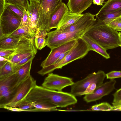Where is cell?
<instances>
[{
    "instance_id": "cell-1",
    "label": "cell",
    "mask_w": 121,
    "mask_h": 121,
    "mask_svg": "<svg viewBox=\"0 0 121 121\" xmlns=\"http://www.w3.org/2000/svg\"><path fill=\"white\" fill-rule=\"evenodd\" d=\"M29 98L31 102L48 101L61 108L74 104L77 102L75 97L70 93L51 90L37 85L30 92Z\"/></svg>"
},
{
    "instance_id": "cell-2",
    "label": "cell",
    "mask_w": 121,
    "mask_h": 121,
    "mask_svg": "<svg viewBox=\"0 0 121 121\" xmlns=\"http://www.w3.org/2000/svg\"><path fill=\"white\" fill-rule=\"evenodd\" d=\"M96 19L85 34L106 50L119 46L120 40L117 31Z\"/></svg>"
},
{
    "instance_id": "cell-3",
    "label": "cell",
    "mask_w": 121,
    "mask_h": 121,
    "mask_svg": "<svg viewBox=\"0 0 121 121\" xmlns=\"http://www.w3.org/2000/svg\"><path fill=\"white\" fill-rule=\"evenodd\" d=\"M89 51L87 43L82 38H80L77 40L74 46L60 61L42 68L38 72V73L43 76L50 73L56 69H61L63 66L74 60L82 58Z\"/></svg>"
},
{
    "instance_id": "cell-4",
    "label": "cell",
    "mask_w": 121,
    "mask_h": 121,
    "mask_svg": "<svg viewBox=\"0 0 121 121\" xmlns=\"http://www.w3.org/2000/svg\"><path fill=\"white\" fill-rule=\"evenodd\" d=\"M89 29L73 32H60L56 30L49 31L46 39V45L51 49L70 41L77 40L82 38Z\"/></svg>"
},
{
    "instance_id": "cell-5",
    "label": "cell",
    "mask_w": 121,
    "mask_h": 121,
    "mask_svg": "<svg viewBox=\"0 0 121 121\" xmlns=\"http://www.w3.org/2000/svg\"><path fill=\"white\" fill-rule=\"evenodd\" d=\"M62 2V0H42L39 5L37 31L44 30L49 31L51 16L57 7Z\"/></svg>"
},
{
    "instance_id": "cell-6",
    "label": "cell",
    "mask_w": 121,
    "mask_h": 121,
    "mask_svg": "<svg viewBox=\"0 0 121 121\" xmlns=\"http://www.w3.org/2000/svg\"><path fill=\"white\" fill-rule=\"evenodd\" d=\"M34 38L25 37L20 38L14 53L8 60L17 64L31 55H36L37 51Z\"/></svg>"
},
{
    "instance_id": "cell-7",
    "label": "cell",
    "mask_w": 121,
    "mask_h": 121,
    "mask_svg": "<svg viewBox=\"0 0 121 121\" xmlns=\"http://www.w3.org/2000/svg\"><path fill=\"white\" fill-rule=\"evenodd\" d=\"M21 20L16 14L5 7L0 16V39L9 36L17 30Z\"/></svg>"
},
{
    "instance_id": "cell-8",
    "label": "cell",
    "mask_w": 121,
    "mask_h": 121,
    "mask_svg": "<svg viewBox=\"0 0 121 121\" xmlns=\"http://www.w3.org/2000/svg\"><path fill=\"white\" fill-rule=\"evenodd\" d=\"M106 74L102 70L89 74L84 79L75 82L71 86L70 93L75 96H81L90 84L95 83L98 87L102 84Z\"/></svg>"
},
{
    "instance_id": "cell-9",
    "label": "cell",
    "mask_w": 121,
    "mask_h": 121,
    "mask_svg": "<svg viewBox=\"0 0 121 121\" xmlns=\"http://www.w3.org/2000/svg\"><path fill=\"white\" fill-rule=\"evenodd\" d=\"M36 85V80L30 75L17 86L14 96L5 106L17 107Z\"/></svg>"
},
{
    "instance_id": "cell-10",
    "label": "cell",
    "mask_w": 121,
    "mask_h": 121,
    "mask_svg": "<svg viewBox=\"0 0 121 121\" xmlns=\"http://www.w3.org/2000/svg\"><path fill=\"white\" fill-rule=\"evenodd\" d=\"M74 83L70 78L50 73L45 78L42 86L51 90L61 91L65 88L71 86Z\"/></svg>"
},
{
    "instance_id": "cell-11",
    "label": "cell",
    "mask_w": 121,
    "mask_h": 121,
    "mask_svg": "<svg viewBox=\"0 0 121 121\" xmlns=\"http://www.w3.org/2000/svg\"><path fill=\"white\" fill-rule=\"evenodd\" d=\"M77 41V40H73L51 49L50 53L42 62L40 66L43 68L53 64L61 55L71 49Z\"/></svg>"
},
{
    "instance_id": "cell-12",
    "label": "cell",
    "mask_w": 121,
    "mask_h": 121,
    "mask_svg": "<svg viewBox=\"0 0 121 121\" xmlns=\"http://www.w3.org/2000/svg\"><path fill=\"white\" fill-rule=\"evenodd\" d=\"M116 81L111 79L97 87L91 94L85 95L84 100L87 103L96 101L101 99L103 96L108 95L114 89Z\"/></svg>"
},
{
    "instance_id": "cell-13",
    "label": "cell",
    "mask_w": 121,
    "mask_h": 121,
    "mask_svg": "<svg viewBox=\"0 0 121 121\" xmlns=\"http://www.w3.org/2000/svg\"><path fill=\"white\" fill-rule=\"evenodd\" d=\"M29 1V4L26 9L29 16V31L31 37L34 38L37 30L40 4L33 1Z\"/></svg>"
},
{
    "instance_id": "cell-14",
    "label": "cell",
    "mask_w": 121,
    "mask_h": 121,
    "mask_svg": "<svg viewBox=\"0 0 121 121\" xmlns=\"http://www.w3.org/2000/svg\"><path fill=\"white\" fill-rule=\"evenodd\" d=\"M69 11L68 6L63 2L57 7L51 18L50 25V30L57 28L59 23Z\"/></svg>"
},
{
    "instance_id": "cell-15",
    "label": "cell",
    "mask_w": 121,
    "mask_h": 121,
    "mask_svg": "<svg viewBox=\"0 0 121 121\" xmlns=\"http://www.w3.org/2000/svg\"><path fill=\"white\" fill-rule=\"evenodd\" d=\"M92 1L93 0H69L67 6L70 11L81 14L91 6Z\"/></svg>"
},
{
    "instance_id": "cell-16",
    "label": "cell",
    "mask_w": 121,
    "mask_h": 121,
    "mask_svg": "<svg viewBox=\"0 0 121 121\" xmlns=\"http://www.w3.org/2000/svg\"><path fill=\"white\" fill-rule=\"evenodd\" d=\"M121 9V0H108L99 12L96 17Z\"/></svg>"
},
{
    "instance_id": "cell-17",
    "label": "cell",
    "mask_w": 121,
    "mask_h": 121,
    "mask_svg": "<svg viewBox=\"0 0 121 121\" xmlns=\"http://www.w3.org/2000/svg\"><path fill=\"white\" fill-rule=\"evenodd\" d=\"M82 38L87 44L90 51H94L106 59L110 58L109 55L107 52V50L88 36L85 34Z\"/></svg>"
},
{
    "instance_id": "cell-18",
    "label": "cell",
    "mask_w": 121,
    "mask_h": 121,
    "mask_svg": "<svg viewBox=\"0 0 121 121\" xmlns=\"http://www.w3.org/2000/svg\"><path fill=\"white\" fill-rule=\"evenodd\" d=\"M16 73L0 78V92L17 87V78Z\"/></svg>"
},
{
    "instance_id": "cell-19",
    "label": "cell",
    "mask_w": 121,
    "mask_h": 121,
    "mask_svg": "<svg viewBox=\"0 0 121 121\" xmlns=\"http://www.w3.org/2000/svg\"><path fill=\"white\" fill-rule=\"evenodd\" d=\"M82 15V13H74L69 10L59 23L57 29L64 28L71 25L77 21Z\"/></svg>"
},
{
    "instance_id": "cell-20",
    "label": "cell",
    "mask_w": 121,
    "mask_h": 121,
    "mask_svg": "<svg viewBox=\"0 0 121 121\" xmlns=\"http://www.w3.org/2000/svg\"><path fill=\"white\" fill-rule=\"evenodd\" d=\"M33 59L21 66L16 73L17 81L16 86L17 87L30 75V72Z\"/></svg>"
},
{
    "instance_id": "cell-21",
    "label": "cell",
    "mask_w": 121,
    "mask_h": 121,
    "mask_svg": "<svg viewBox=\"0 0 121 121\" xmlns=\"http://www.w3.org/2000/svg\"><path fill=\"white\" fill-rule=\"evenodd\" d=\"M21 66L8 61L0 67V78L16 73Z\"/></svg>"
},
{
    "instance_id": "cell-22",
    "label": "cell",
    "mask_w": 121,
    "mask_h": 121,
    "mask_svg": "<svg viewBox=\"0 0 121 121\" xmlns=\"http://www.w3.org/2000/svg\"><path fill=\"white\" fill-rule=\"evenodd\" d=\"M20 38L8 36L0 39V50L15 49Z\"/></svg>"
},
{
    "instance_id": "cell-23",
    "label": "cell",
    "mask_w": 121,
    "mask_h": 121,
    "mask_svg": "<svg viewBox=\"0 0 121 121\" xmlns=\"http://www.w3.org/2000/svg\"><path fill=\"white\" fill-rule=\"evenodd\" d=\"M17 87L0 92V108H3L12 99L15 94Z\"/></svg>"
},
{
    "instance_id": "cell-24",
    "label": "cell",
    "mask_w": 121,
    "mask_h": 121,
    "mask_svg": "<svg viewBox=\"0 0 121 121\" xmlns=\"http://www.w3.org/2000/svg\"><path fill=\"white\" fill-rule=\"evenodd\" d=\"M47 33L44 30L37 31L34 38L35 44L37 49L41 50L46 46V37Z\"/></svg>"
},
{
    "instance_id": "cell-25",
    "label": "cell",
    "mask_w": 121,
    "mask_h": 121,
    "mask_svg": "<svg viewBox=\"0 0 121 121\" xmlns=\"http://www.w3.org/2000/svg\"><path fill=\"white\" fill-rule=\"evenodd\" d=\"M121 17V9L97 17L96 18L103 24L108 25L113 20Z\"/></svg>"
},
{
    "instance_id": "cell-26",
    "label": "cell",
    "mask_w": 121,
    "mask_h": 121,
    "mask_svg": "<svg viewBox=\"0 0 121 121\" xmlns=\"http://www.w3.org/2000/svg\"><path fill=\"white\" fill-rule=\"evenodd\" d=\"M31 103L35 108L46 110L47 111L57 110L56 108L58 107L48 101H41Z\"/></svg>"
},
{
    "instance_id": "cell-27",
    "label": "cell",
    "mask_w": 121,
    "mask_h": 121,
    "mask_svg": "<svg viewBox=\"0 0 121 121\" xmlns=\"http://www.w3.org/2000/svg\"><path fill=\"white\" fill-rule=\"evenodd\" d=\"M29 30L28 25L19 27L9 36L18 38L23 37L32 38L29 33Z\"/></svg>"
},
{
    "instance_id": "cell-28",
    "label": "cell",
    "mask_w": 121,
    "mask_h": 121,
    "mask_svg": "<svg viewBox=\"0 0 121 121\" xmlns=\"http://www.w3.org/2000/svg\"><path fill=\"white\" fill-rule=\"evenodd\" d=\"M6 7L17 15L22 19L24 15L25 9L24 7L16 4L9 3L6 1L5 7Z\"/></svg>"
},
{
    "instance_id": "cell-29",
    "label": "cell",
    "mask_w": 121,
    "mask_h": 121,
    "mask_svg": "<svg viewBox=\"0 0 121 121\" xmlns=\"http://www.w3.org/2000/svg\"><path fill=\"white\" fill-rule=\"evenodd\" d=\"M113 107L109 104L106 102H103L92 106L91 109L93 111H113Z\"/></svg>"
},
{
    "instance_id": "cell-30",
    "label": "cell",
    "mask_w": 121,
    "mask_h": 121,
    "mask_svg": "<svg viewBox=\"0 0 121 121\" xmlns=\"http://www.w3.org/2000/svg\"><path fill=\"white\" fill-rule=\"evenodd\" d=\"M108 25L115 30L121 29V17H118L113 20Z\"/></svg>"
},
{
    "instance_id": "cell-31",
    "label": "cell",
    "mask_w": 121,
    "mask_h": 121,
    "mask_svg": "<svg viewBox=\"0 0 121 121\" xmlns=\"http://www.w3.org/2000/svg\"><path fill=\"white\" fill-rule=\"evenodd\" d=\"M8 3L22 6L26 9L27 8L29 2L28 0H6Z\"/></svg>"
},
{
    "instance_id": "cell-32",
    "label": "cell",
    "mask_w": 121,
    "mask_h": 121,
    "mask_svg": "<svg viewBox=\"0 0 121 121\" xmlns=\"http://www.w3.org/2000/svg\"><path fill=\"white\" fill-rule=\"evenodd\" d=\"M15 51V49L0 50V56L8 60L14 54Z\"/></svg>"
},
{
    "instance_id": "cell-33",
    "label": "cell",
    "mask_w": 121,
    "mask_h": 121,
    "mask_svg": "<svg viewBox=\"0 0 121 121\" xmlns=\"http://www.w3.org/2000/svg\"><path fill=\"white\" fill-rule=\"evenodd\" d=\"M98 87L95 83H93L89 85L82 94V95L90 94L93 93L96 88Z\"/></svg>"
},
{
    "instance_id": "cell-34",
    "label": "cell",
    "mask_w": 121,
    "mask_h": 121,
    "mask_svg": "<svg viewBox=\"0 0 121 121\" xmlns=\"http://www.w3.org/2000/svg\"><path fill=\"white\" fill-rule=\"evenodd\" d=\"M29 16L26 9H25L24 15L22 19L19 27L29 25Z\"/></svg>"
},
{
    "instance_id": "cell-35",
    "label": "cell",
    "mask_w": 121,
    "mask_h": 121,
    "mask_svg": "<svg viewBox=\"0 0 121 121\" xmlns=\"http://www.w3.org/2000/svg\"><path fill=\"white\" fill-rule=\"evenodd\" d=\"M106 77L107 79H110L121 78V71H111L106 74Z\"/></svg>"
},
{
    "instance_id": "cell-36",
    "label": "cell",
    "mask_w": 121,
    "mask_h": 121,
    "mask_svg": "<svg viewBox=\"0 0 121 121\" xmlns=\"http://www.w3.org/2000/svg\"><path fill=\"white\" fill-rule=\"evenodd\" d=\"M17 107L24 110L35 108L31 103L25 100L22 102Z\"/></svg>"
},
{
    "instance_id": "cell-37",
    "label": "cell",
    "mask_w": 121,
    "mask_h": 121,
    "mask_svg": "<svg viewBox=\"0 0 121 121\" xmlns=\"http://www.w3.org/2000/svg\"><path fill=\"white\" fill-rule=\"evenodd\" d=\"M3 108L12 112H30V109L24 110L18 107L17 108V107H12L8 106H5L3 107Z\"/></svg>"
},
{
    "instance_id": "cell-38",
    "label": "cell",
    "mask_w": 121,
    "mask_h": 121,
    "mask_svg": "<svg viewBox=\"0 0 121 121\" xmlns=\"http://www.w3.org/2000/svg\"><path fill=\"white\" fill-rule=\"evenodd\" d=\"M113 103L121 101V88L117 90L113 95Z\"/></svg>"
},
{
    "instance_id": "cell-39",
    "label": "cell",
    "mask_w": 121,
    "mask_h": 121,
    "mask_svg": "<svg viewBox=\"0 0 121 121\" xmlns=\"http://www.w3.org/2000/svg\"><path fill=\"white\" fill-rule=\"evenodd\" d=\"M35 55H31L23 59L16 64L20 66L26 63L30 60L32 59L33 60L35 57Z\"/></svg>"
},
{
    "instance_id": "cell-40",
    "label": "cell",
    "mask_w": 121,
    "mask_h": 121,
    "mask_svg": "<svg viewBox=\"0 0 121 121\" xmlns=\"http://www.w3.org/2000/svg\"><path fill=\"white\" fill-rule=\"evenodd\" d=\"M6 1V0H0V16L4 9Z\"/></svg>"
},
{
    "instance_id": "cell-41",
    "label": "cell",
    "mask_w": 121,
    "mask_h": 121,
    "mask_svg": "<svg viewBox=\"0 0 121 121\" xmlns=\"http://www.w3.org/2000/svg\"><path fill=\"white\" fill-rule=\"evenodd\" d=\"M69 51L65 52L61 55L54 64L58 63L60 61L67 55Z\"/></svg>"
},
{
    "instance_id": "cell-42",
    "label": "cell",
    "mask_w": 121,
    "mask_h": 121,
    "mask_svg": "<svg viewBox=\"0 0 121 121\" xmlns=\"http://www.w3.org/2000/svg\"><path fill=\"white\" fill-rule=\"evenodd\" d=\"M105 0H93V4L98 5H102Z\"/></svg>"
},
{
    "instance_id": "cell-43",
    "label": "cell",
    "mask_w": 121,
    "mask_h": 121,
    "mask_svg": "<svg viewBox=\"0 0 121 121\" xmlns=\"http://www.w3.org/2000/svg\"><path fill=\"white\" fill-rule=\"evenodd\" d=\"M113 106L114 107L121 106V101L117 103H112Z\"/></svg>"
},
{
    "instance_id": "cell-44",
    "label": "cell",
    "mask_w": 121,
    "mask_h": 121,
    "mask_svg": "<svg viewBox=\"0 0 121 121\" xmlns=\"http://www.w3.org/2000/svg\"><path fill=\"white\" fill-rule=\"evenodd\" d=\"M113 111H121V106L115 107H113Z\"/></svg>"
},
{
    "instance_id": "cell-45",
    "label": "cell",
    "mask_w": 121,
    "mask_h": 121,
    "mask_svg": "<svg viewBox=\"0 0 121 121\" xmlns=\"http://www.w3.org/2000/svg\"><path fill=\"white\" fill-rule=\"evenodd\" d=\"M119 39L120 40V44L119 46L121 47V32H118Z\"/></svg>"
},
{
    "instance_id": "cell-46",
    "label": "cell",
    "mask_w": 121,
    "mask_h": 121,
    "mask_svg": "<svg viewBox=\"0 0 121 121\" xmlns=\"http://www.w3.org/2000/svg\"><path fill=\"white\" fill-rule=\"evenodd\" d=\"M29 1H32L35 2L39 4L40 3V0H29Z\"/></svg>"
},
{
    "instance_id": "cell-47",
    "label": "cell",
    "mask_w": 121,
    "mask_h": 121,
    "mask_svg": "<svg viewBox=\"0 0 121 121\" xmlns=\"http://www.w3.org/2000/svg\"><path fill=\"white\" fill-rule=\"evenodd\" d=\"M115 30H117V31H120L121 32V29H116Z\"/></svg>"
},
{
    "instance_id": "cell-48",
    "label": "cell",
    "mask_w": 121,
    "mask_h": 121,
    "mask_svg": "<svg viewBox=\"0 0 121 121\" xmlns=\"http://www.w3.org/2000/svg\"><path fill=\"white\" fill-rule=\"evenodd\" d=\"M42 0H40V3L41 2Z\"/></svg>"
},
{
    "instance_id": "cell-49",
    "label": "cell",
    "mask_w": 121,
    "mask_h": 121,
    "mask_svg": "<svg viewBox=\"0 0 121 121\" xmlns=\"http://www.w3.org/2000/svg\"></svg>"
}]
</instances>
